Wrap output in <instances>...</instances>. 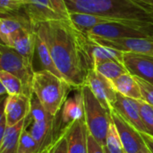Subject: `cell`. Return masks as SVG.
Masks as SVG:
<instances>
[{
	"label": "cell",
	"mask_w": 153,
	"mask_h": 153,
	"mask_svg": "<svg viewBox=\"0 0 153 153\" xmlns=\"http://www.w3.org/2000/svg\"><path fill=\"white\" fill-rule=\"evenodd\" d=\"M139 85H140V88H141V91H142V94H143V100H144L145 102H147L148 104L152 105L153 107V85L148 83L147 82L140 79V78H137L135 77Z\"/></svg>",
	"instance_id": "obj_32"
},
{
	"label": "cell",
	"mask_w": 153,
	"mask_h": 153,
	"mask_svg": "<svg viewBox=\"0 0 153 153\" xmlns=\"http://www.w3.org/2000/svg\"><path fill=\"white\" fill-rule=\"evenodd\" d=\"M111 117L117 127L126 152L139 153L142 150L146 148L145 142L138 129L127 122L116 110L111 111Z\"/></svg>",
	"instance_id": "obj_7"
},
{
	"label": "cell",
	"mask_w": 153,
	"mask_h": 153,
	"mask_svg": "<svg viewBox=\"0 0 153 153\" xmlns=\"http://www.w3.org/2000/svg\"><path fill=\"white\" fill-rule=\"evenodd\" d=\"M28 117L30 120L35 122H44L54 117L47 112V110L34 93L32 94L30 99V112Z\"/></svg>",
	"instance_id": "obj_26"
},
{
	"label": "cell",
	"mask_w": 153,
	"mask_h": 153,
	"mask_svg": "<svg viewBox=\"0 0 153 153\" xmlns=\"http://www.w3.org/2000/svg\"><path fill=\"white\" fill-rule=\"evenodd\" d=\"M36 29L44 38L62 77L74 89L84 86L93 69L83 47L85 34L65 19L39 23Z\"/></svg>",
	"instance_id": "obj_1"
},
{
	"label": "cell",
	"mask_w": 153,
	"mask_h": 153,
	"mask_svg": "<svg viewBox=\"0 0 153 153\" xmlns=\"http://www.w3.org/2000/svg\"><path fill=\"white\" fill-rule=\"evenodd\" d=\"M95 42L123 52H133L153 56V36L145 38H127V39H100L89 37Z\"/></svg>",
	"instance_id": "obj_9"
},
{
	"label": "cell",
	"mask_w": 153,
	"mask_h": 153,
	"mask_svg": "<svg viewBox=\"0 0 153 153\" xmlns=\"http://www.w3.org/2000/svg\"><path fill=\"white\" fill-rule=\"evenodd\" d=\"M68 145V153H88L89 131L85 118L74 121L64 127Z\"/></svg>",
	"instance_id": "obj_13"
},
{
	"label": "cell",
	"mask_w": 153,
	"mask_h": 153,
	"mask_svg": "<svg viewBox=\"0 0 153 153\" xmlns=\"http://www.w3.org/2000/svg\"><path fill=\"white\" fill-rule=\"evenodd\" d=\"M55 118L56 117H53L44 122L31 121L29 119V117H27L26 118V125H30L29 129L26 128V130L39 144L41 152L47 149L48 147H49L53 143L52 132H53Z\"/></svg>",
	"instance_id": "obj_20"
},
{
	"label": "cell",
	"mask_w": 153,
	"mask_h": 153,
	"mask_svg": "<svg viewBox=\"0 0 153 153\" xmlns=\"http://www.w3.org/2000/svg\"><path fill=\"white\" fill-rule=\"evenodd\" d=\"M35 53L37 54V57H38V60H39V63L40 65L39 71H48V72L63 78L55 65V62L52 58L49 48H48L44 38L38 31L37 29H36V51H35Z\"/></svg>",
	"instance_id": "obj_23"
},
{
	"label": "cell",
	"mask_w": 153,
	"mask_h": 153,
	"mask_svg": "<svg viewBox=\"0 0 153 153\" xmlns=\"http://www.w3.org/2000/svg\"><path fill=\"white\" fill-rule=\"evenodd\" d=\"M30 99L24 94L8 95L5 98L2 109L5 113L8 126L18 124L29 116L30 112Z\"/></svg>",
	"instance_id": "obj_11"
},
{
	"label": "cell",
	"mask_w": 153,
	"mask_h": 153,
	"mask_svg": "<svg viewBox=\"0 0 153 153\" xmlns=\"http://www.w3.org/2000/svg\"><path fill=\"white\" fill-rule=\"evenodd\" d=\"M112 110H116L140 132L146 133V128L141 117L140 104L138 100L127 98L117 93V101L114 104Z\"/></svg>",
	"instance_id": "obj_15"
},
{
	"label": "cell",
	"mask_w": 153,
	"mask_h": 153,
	"mask_svg": "<svg viewBox=\"0 0 153 153\" xmlns=\"http://www.w3.org/2000/svg\"><path fill=\"white\" fill-rule=\"evenodd\" d=\"M105 151H106V153H109L108 151H107V149H106V148H105Z\"/></svg>",
	"instance_id": "obj_41"
},
{
	"label": "cell",
	"mask_w": 153,
	"mask_h": 153,
	"mask_svg": "<svg viewBox=\"0 0 153 153\" xmlns=\"http://www.w3.org/2000/svg\"><path fill=\"white\" fill-rule=\"evenodd\" d=\"M88 153H106L105 146L100 144L90 133L88 135Z\"/></svg>",
	"instance_id": "obj_34"
},
{
	"label": "cell",
	"mask_w": 153,
	"mask_h": 153,
	"mask_svg": "<svg viewBox=\"0 0 153 153\" xmlns=\"http://www.w3.org/2000/svg\"><path fill=\"white\" fill-rule=\"evenodd\" d=\"M86 35L88 37H97V38L108 39L145 38V37L153 36V23L101 24L90 30Z\"/></svg>",
	"instance_id": "obj_6"
},
{
	"label": "cell",
	"mask_w": 153,
	"mask_h": 153,
	"mask_svg": "<svg viewBox=\"0 0 153 153\" xmlns=\"http://www.w3.org/2000/svg\"><path fill=\"white\" fill-rule=\"evenodd\" d=\"M141 117L146 128V133L153 136V107L143 100H139Z\"/></svg>",
	"instance_id": "obj_29"
},
{
	"label": "cell",
	"mask_w": 153,
	"mask_h": 153,
	"mask_svg": "<svg viewBox=\"0 0 153 153\" xmlns=\"http://www.w3.org/2000/svg\"><path fill=\"white\" fill-rule=\"evenodd\" d=\"M4 94L8 95L7 91H6V89L4 88V86L3 84H1V87H0V95H1V96H4Z\"/></svg>",
	"instance_id": "obj_38"
},
{
	"label": "cell",
	"mask_w": 153,
	"mask_h": 153,
	"mask_svg": "<svg viewBox=\"0 0 153 153\" xmlns=\"http://www.w3.org/2000/svg\"><path fill=\"white\" fill-rule=\"evenodd\" d=\"M52 6L56 10V12L60 15L62 19L70 21V13L67 9L65 0H49Z\"/></svg>",
	"instance_id": "obj_33"
},
{
	"label": "cell",
	"mask_w": 153,
	"mask_h": 153,
	"mask_svg": "<svg viewBox=\"0 0 153 153\" xmlns=\"http://www.w3.org/2000/svg\"><path fill=\"white\" fill-rule=\"evenodd\" d=\"M7 120H6V116L4 111L2 109L1 117H0V139L4 136V132L7 128Z\"/></svg>",
	"instance_id": "obj_35"
},
{
	"label": "cell",
	"mask_w": 153,
	"mask_h": 153,
	"mask_svg": "<svg viewBox=\"0 0 153 153\" xmlns=\"http://www.w3.org/2000/svg\"><path fill=\"white\" fill-rule=\"evenodd\" d=\"M72 88L65 79L48 71H38L34 74L32 91L47 112L54 117L62 109Z\"/></svg>",
	"instance_id": "obj_3"
},
{
	"label": "cell",
	"mask_w": 153,
	"mask_h": 153,
	"mask_svg": "<svg viewBox=\"0 0 153 153\" xmlns=\"http://www.w3.org/2000/svg\"><path fill=\"white\" fill-rule=\"evenodd\" d=\"M69 13L97 14L128 23H153V8L138 0H65Z\"/></svg>",
	"instance_id": "obj_2"
},
{
	"label": "cell",
	"mask_w": 153,
	"mask_h": 153,
	"mask_svg": "<svg viewBox=\"0 0 153 153\" xmlns=\"http://www.w3.org/2000/svg\"><path fill=\"white\" fill-rule=\"evenodd\" d=\"M105 148L109 153H126L123 146V143L121 142L118 132L117 130V127L114 125L113 121L110 125V127L107 135Z\"/></svg>",
	"instance_id": "obj_27"
},
{
	"label": "cell",
	"mask_w": 153,
	"mask_h": 153,
	"mask_svg": "<svg viewBox=\"0 0 153 153\" xmlns=\"http://www.w3.org/2000/svg\"><path fill=\"white\" fill-rule=\"evenodd\" d=\"M0 67L1 70L19 78L23 83L28 95L30 97L32 96V81L35 74L32 62L22 56L13 48L1 43Z\"/></svg>",
	"instance_id": "obj_5"
},
{
	"label": "cell",
	"mask_w": 153,
	"mask_h": 153,
	"mask_svg": "<svg viewBox=\"0 0 153 153\" xmlns=\"http://www.w3.org/2000/svg\"><path fill=\"white\" fill-rule=\"evenodd\" d=\"M111 82L117 93L134 100H143L140 85L136 78L129 73L122 74Z\"/></svg>",
	"instance_id": "obj_21"
},
{
	"label": "cell",
	"mask_w": 153,
	"mask_h": 153,
	"mask_svg": "<svg viewBox=\"0 0 153 153\" xmlns=\"http://www.w3.org/2000/svg\"><path fill=\"white\" fill-rule=\"evenodd\" d=\"M26 118L13 126H7L4 136L0 139V153H17Z\"/></svg>",
	"instance_id": "obj_22"
},
{
	"label": "cell",
	"mask_w": 153,
	"mask_h": 153,
	"mask_svg": "<svg viewBox=\"0 0 153 153\" xmlns=\"http://www.w3.org/2000/svg\"><path fill=\"white\" fill-rule=\"evenodd\" d=\"M123 64L130 74L153 85V56L124 52Z\"/></svg>",
	"instance_id": "obj_10"
},
{
	"label": "cell",
	"mask_w": 153,
	"mask_h": 153,
	"mask_svg": "<svg viewBox=\"0 0 153 153\" xmlns=\"http://www.w3.org/2000/svg\"><path fill=\"white\" fill-rule=\"evenodd\" d=\"M24 13L34 26L55 20H61L49 0H26Z\"/></svg>",
	"instance_id": "obj_14"
},
{
	"label": "cell",
	"mask_w": 153,
	"mask_h": 153,
	"mask_svg": "<svg viewBox=\"0 0 153 153\" xmlns=\"http://www.w3.org/2000/svg\"><path fill=\"white\" fill-rule=\"evenodd\" d=\"M81 90L83 95L84 118L88 131L100 144L106 146L107 135L112 123L111 111L99 101L88 86L84 85Z\"/></svg>",
	"instance_id": "obj_4"
},
{
	"label": "cell",
	"mask_w": 153,
	"mask_h": 153,
	"mask_svg": "<svg viewBox=\"0 0 153 153\" xmlns=\"http://www.w3.org/2000/svg\"><path fill=\"white\" fill-rule=\"evenodd\" d=\"M49 153H68L67 139L63 130L51 144Z\"/></svg>",
	"instance_id": "obj_31"
},
{
	"label": "cell",
	"mask_w": 153,
	"mask_h": 153,
	"mask_svg": "<svg viewBox=\"0 0 153 153\" xmlns=\"http://www.w3.org/2000/svg\"><path fill=\"white\" fill-rule=\"evenodd\" d=\"M94 70L110 81H113L122 74L128 73L124 64L116 60H107L100 62L95 65Z\"/></svg>",
	"instance_id": "obj_24"
},
{
	"label": "cell",
	"mask_w": 153,
	"mask_h": 153,
	"mask_svg": "<svg viewBox=\"0 0 153 153\" xmlns=\"http://www.w3.org/2000/svg\"><path fill=\"white\" fill-rule=\"evenodd\" d=\"M138 1H140V2H142V3H143V4H147V5L153 8V0H138Z\"/></svg>",
	"instance_id": "obj_37"
},
{
	"label": "cell",
	"mask_w": 153,
	"mask_h": 153,
	"mask_svg": "<svg viewBox=\"0 0 153 153\" xmlns=\"http://www.w3.org/2000/svg\"><path fill=\"white\" fill-rule=\"evenodd\" d=\"M83 47L91 62L93 69L97 64L107 60H116L123 63V51L100 45L90 39L86 34L83 39Z\"/></svg>",
	"instance_id": "obj_16"
},
{
	"label": "cell",
	"mask_w": 153,
	"mask_h": 153,
	"mask_svg": "<svg viewBox=\"0 0 153 153\" xmlns=\"http://www.w3.org/2000/svg\"><path fill=\"white\" fill-rule=\"evenodd\" d=\"M70 22L74 27L83 34H87L90 30L101 24L108 23H126V24H143V23H128L119 20H114L97 14H90L84 13H70ZM149 23V22H144Z\"/></svg>",
	"instance_id": "obj_17"
},
{
	"label": "cell",
	"mask_w": 153,
	"mask_h": 153,
	"mask_svg": "<svg viewBox=\"0 0 153 153\" xmlns=\"http://www.w3.org/2000/svg\"><path fill=\"white\" fill-rule=\"evenodd\" d=\"M62 122L65 126L77 120L84 119V104L83 95L81 88L76 89L73 97L67 98L61 112Z\"/></svg>",
	"instance_id": "obj_19"
},
{
	"label": "cell",
	"mask_w": 153,
	"mask_h": 153,
	"mask_svg": "<svg viewBox=\"0 0 153 153\" xmlns=\"http://www.w3.org/2000/svg\"><path fill=\"white\" fill-rule=\"evenodd\" d=\"M85 85L91 89L95 97L107 109L112 111L117 101V92L110 80L92 69L88 74Z\"/></svg>",
	"instance_id": "obj_8"
},
{
	"label": "cell",
	"mask_w": 153,
	"mask_h": 153,
	"mask_svg": "<svg viewBox=\"0 0 153 153\" xmlns=\"http://www.w3.org/2000/svg\"><path fill=\"white\" fill-rule=\"evenodd\" d=\"M26 0H0V13L7 15L11 13H20L24 9Z\"/></svg>",
	"instance_id": "obj_30"
},
{
	"label": "cell",
	"mask_w": 153,
	"mask_h": 153,
	"mask_svg": "<svg viewBox=\"0 0 153 153\" xmlns=\"http://www.w3.org/2000/svg\"><path fill=\"white\" fill-rule=\"evenodd\" d=\"M40 152L41 149L39 144L35 141L26 128H24L21 135L17 153H39Z\"/></svg>",
	"instance_id": "obj_28"
},
{
	"label": "cell",
	"mask_w": 153,
	"mask_h": 153,
	"mask_svg": "<svg viewBox=\"0 0 153 153\" xmlns=\"http://www.w3.org/2000/svg\"><path fill=\"white\" fill-rule=\"evenodd\" d=\"M50 146H51V145H50ZM50 146H49V147H48L47 149L43 150L42 152H40L39 153H49V149H50Z\"/></svg>",
	"instance_id": "obj_40"
},
{
	"label": "cell",
	"mask_w": 153,
	"mask_h": 153,
	"mask_svg": "<svg viewBox=\"0 0 153 153\" xmlns=\"http://www.w3.org/2000/svg\"><path fill=\"white\" fill-rule=\"evenodd\" d=\"M141 134L145 142L147 148L151 151V152L153 153V136L147 133H144V132H141Z\"/></svg>",
	"instance_id": "obj_36"
},
{
	"label": "cell",
	"mask_w": 153,
	"mask_h": 153,
	"mask_svg": "<svg viewBox=\"0 0 153 153\" xmlns=\"http://www.w3.org/2000/svg\"><path fill=\"white\" fill-rule=\"evenodd\" d=\"M3 44L13 48L33 63L36 51V27L14 32L9 36Z\"/></svg>",
	"instance_id": "obj_12"
},
{
	"label": "cell",
	"mask_w": 153,
	"mask_h": 153,
	"mask_svg": "<svg viewBox=\"0 0 153 153\" xmlns=\"http://www.w3.org/2000/svg\"><path fill=\"white\" fill-rule=\"evenodd\" d=\"M139 153H152V152H151V151H150V150L147 148V146H146V148H144L143 150H142V151H141Z\"/></svg>",
	"instance_id": "obj_39"
},
{
	"label": "cell",
	"mask_w": 153,
	"mask_h": 153,
	"mask_svg": "<svg viewBox=\"0 0 153 153\" xmlns=\"http://www.w3.org/2000/svg\"><path fill=\"white\" fill-rule=\"evenodd\" d=\"M0 82L6 89L8 95L24 94V95L30 97L28 95L27 91H26L23 83L22 82V81L10 73L1 70L0 71ZM30 98H31V97H30Z\"/></svg>",
	"instance_id": "obj_25"
},
{
	"label": "cell",
	"mask_w": 153,
	"mask_h": 153,
	"mask_svg": "<svg viewBox=\"0 0 153 153\" xmlns=\"http://www.w3.org/2000/svg\"><path fill=\"white\" fill-rule=\"evenodd\" d=\"M36 26L32 24L29 17L20 13L1 15L0 19V39L4 43L9 36L21 30L33 29Z\"/></svg>",
	"instance_id": "obj_18"
}]
</instances>
